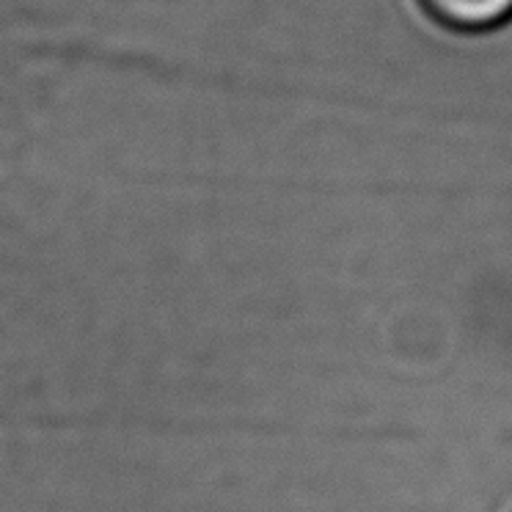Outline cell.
<instances>
[{
	"label": "cell",
	"mask_w": 512,
	"mask_h": 512,
	"mask_svg": "<svg viewBox=\"0 0 512 512\" xmlns=\"http://www.w3.org/2000/svg\"><path fill=\"white\" fill-rule=\"evenodd\" d=\"M430 20L457 34H482L512 20V0H416Z\"/></svg>",
	"instance_id": "1"
}]
</instances>
